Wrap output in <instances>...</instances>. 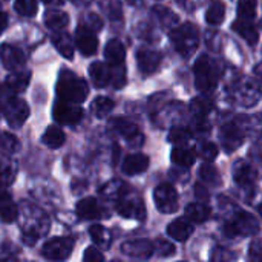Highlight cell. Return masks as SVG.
I'll use <instances>...</instances> for the list:
<instances>
[{
	"mask_svg": "<svg viewBox=\"0 0 262 262\" xmlns=\"http://www.w3.org/2000/svg\"><path fill=\"white\" fill-rule=\"evenodd\" d=\"M89 94L88 83L71 71H61L57 81V95L60 100L71 103H83Z\"/></svg>",
	"mask_w": 262,
	"mask_h": 262,
	"instance_id": "obj_1",
	"label": "cell"
},
{
	"mask_svg": "<svg viewBox=\"0 0 262 262\" xmlns=\"http://www.w3.org/2000/svg\"><path fill=\"white\" fill-rule=\"evenodd\" d=\"M195 74V86L201 94H212L220 81V68L215 60L209 55H201L193 68Z\"/></svg>",
	"mask_w": 262,
	"mask_h": 262,
	"instance_id": "obj_2",
	"label": "cell"
},
{
	"mask_svg": "<svg viewBox=\"0 0 262 262\" xmlns=\"http://www.w3.org/2000/svg\"><path fill=\"white\" fill-rule=\"evenodd\" d=\"M170 41L181 57L190 58L200 46V34L196 26L192 23L175 26L170 32Z\"/></svg>",
	"mask_w": 262,
	"mask_h": 262,
	"instance_id": "obj_3",
	"label": "cell"
},
{
	"mask_svg": "<svg viewBox=\"0 0 262 262\" xmlns=\"http://www.w3.org/2000/svg\"><path fill=\"white\" fill-rule=\"evenodd\" d=\"M115 207H117V212L123 218H129V220H144V216H146V209H144L143 200L137 193H134L130 190V187H127L115 200Z\"/></svg>",
	"mask_w": 262,
	"mask_h": 262,
	"instance_id": "obj_4",
	"label": "cell"
},
{
	"mask_svg": "<svg viewBox=\"0 0 262 262\" xmlns=\"http://www.w3.org/2000/svg\"><path fill=\"white\" fill-rule=\"evenodd\" d=\"M224 232L227 236H253L259 232V224L247 212H236L232 220L226 224Z\"/></svg>",
	"mask_w": 262,
	"mask_h": 262,
	"instance_id": "obj_5",
	"label": "cell"
},
{
	"mask_svg": "<svg viewBox=\"0 0 262 262\" xmlns=\"http://www.w3.org/2000/svg\"><path fill=\"white\" fill-rule=\"evenodd\" d=\"M230 95L236 103H239L243 106H253L259 100L261 91L255 81H252L249 78H243V80H236L232 84Z\"/></svg>",
	"mask_w": 262,
	"mask_h": 262,
	"instance_id": "obj_6",
	"label": "cell"
},
{
	"mask_svg": "<svg viewBox=\"0 0 262 262\" xmlns=\"http://www.w3.org/2000/svg\"><path fill=\"white\" fill-rule=\"evenodd\" d=\"M74 246H75V241L71 236L52 238L45 243L41 249V255L51 261H63L69 258V255L74 250Z\"/></svg>",
	"mask_w": 262,
	"mask_h": 262,
	"instance_id": "obj_7",
	"label": "cell"
},
{
	"mask_svg": "<svg viewBox=\"0 0 262 262\" xmlns=\"http://www.w3.org/2000/svg\"><path fill=\"white\" fill-rule=\"evenodd\" d=\"M52 115L54 120L60 124H77L81 121L83 118V111L77 103H71V101H64V100H57L52 109Z\"/></svg>",
	"mask_w": 262,
	"mask_h": 262,
	"instance_id": "obj_8",
	"label": "cell"
},
{
	"mask_svg": "<svg viewBox=\"0 0 262 262\" xmlns=\"http://www.w3.org/2000/svg\"><path fill=\"white\" fill-rule=\"evenodd\" d=\"M154 200L155 206L161 213H175L178 209V193L170 184H160L154 190Z\"/></svg>",
	"mask_w": 262,
	"mask_h": 262,
	"instance_id": "obj_9",
	"label": "cell"
},
{
	"mask_svg": "<svg viewBox=\"0 0 262 262\" xmlns=\"http://www.w3.org/2000/svg\"><path fill=\"white\" fill-rule=\"evenodd\" d=\"M3 115L11 127H20L29 117V106L25 100L11 98L3 104Z\"/></svg>",
	"mask_w": 262,
	"mask_h": 262,
	"instance_id": "obj_10",
	"label": "cell"
},
{
	"mask_svg": "<svg viewBox=\"0 0 262 262\" xmlns=\"http://www.w3.org/2000/svg\"><path fill=\"white\" fill-rule=\"evenodd\" d=\"M111 127L118 134L121 135L127 143L129 146L132 147H140L143 144V134L141 130L138 129L137 124H134L132 121L126 120V118H115L111 121Z\"/></svg>",
	"mask_w": 262,
	"mask_h": 262,
	"instance_id": "obj_11",
	"label": "cell"
},
{
	"mask_svg": "<svg viewBox=\"0 0 262 262\" xmlns=\"http://www.w3.org/2000/svg\"><path fill=\"white\" fill-rule=\"evenodd\" d=\"M220 141L227 154L235 152L244 143V132L236 123H227L220 129Z\"/></svg>",
	"mask_w": 262,
	"mask_h": 262,
	"instance_id": "obj_12",
	"label": "cell"
},
{
	"mask_svg": "<svg viewBox=\"0 0 262 262\" xmlns=\"http://www.w3.org/2000/svg\"><path fill=\"white\" fill-rule=\"evenodd\" d=\"M0 60L3 66L9 71H20L23 69L26 63V57L21 49L11 46V45H3L0 46Z\"/></svg>",
	"mask_w": 262,
	"mask_h": 262,
	"instance_id": "obj_13",
	"label": "cell"
},
{
	"mask_svg": "<svg viewBox=\"0 0 262 262\" xmlns=\"http://www.w3.org/2000/svg\"><path fill=\"white\" fill-rule=\"evenodd\" d=\"M121 252L130 258H137V259H147L154 255L155 252V246L147 241V239H134V241H127L121 246Z\"/></svg>",
	"mask_w": 262,
	"mask_h": 262,
	"instance_id": "obj_14",
	"label": "cell"
},
{
	"mask_svg": "<svg viewBox=\"0 0 262 262\" xmlns=\"http://www.w3.org/2000/svg\"><path fill=\"white\" fill-rule=\"evenodd\" d=\"M75 45L78 48V51L89 57V55H94L98 49V38L95 35V32L92 31H88L81 26L77 28V34H75Z\"/></svg>",
	"mask_w": 262,
	"mask_h": 262,
	"instance_id": "obj_15",
	"label": "cell"
},
{
	"mask_svg": "<svg viewBox=\"0 0 262 262\" xmlns=\"http://www.w3.org/2000/svg\"><path fill=\"white\" fill-rule=\"evenodd\" d=\"M160 63H161V55L152 49H140L137 52V64L144 75H150L157 72Z\"/></svg>",
	"mask_w": 262,
	"mask_h": 262,
	"instance_id": "obj_16",
	"label": "cell"
},
{
	"mask_svg": "<svg viewBox=\"0 0 262 262\" xmlns=\"http://www.w3.org/2000/svg\"><path fill=\"white\" fill-rule=\"evenodd\" d=\"M233 180L236 184H239L243 187L253 186V183L256 181V170H255L253 164L246 160L236 161L233 166Z\"/></svg>",
	"mask_w": 262,
	"mask_h": 262,
	"instance_id": "obj_17",
	"label": "cell"
},
{
	"mask_svg": "<svg viewBox=\"0 0 262 262\" xmlns=\"http://www.w3.org/2000/svg\"><path fill=\"white\" fill-rule=\"evenodd\" d=\"M75 210H77L78 218L86 220V221H94V220H100L104 216V209L100 206V203L95 198H84L78 201Z\"/></svg>",
	"mask_w": 262,
	"mask_h": 262,
	"instance_id": "obj_18",
	"label": "cell"
},
{
	"mask_svg": "<svg viewBox=\"0 0 262 262\" xmlns=\"http://www.w3.org/2000/svg\"><path fill=\"white\" fill-rule=\"evenodd\" d=\"M193 230L195 227L189 218H178L167 226V235L180 243L187 241L193 235Z\"/></svg>",
	"mask_w": 262,
	"mask_h": 262,
	"instance_id": "obj_19",
	"label": "cell"
},
{
	"mask_svg": "<svg viewBox=\"0 0 262 262\" xmlns=\"http://www.w3.org/2000/svg\"><path fill=\"white\" fill-rule=\"evenodd\" d=\"M18 216V209L12 201L11 193L0 184V220L3 223H12Z\"/></svg>",
	"mask_w": 262,
	"mask_h": 262,
	"instance_id": "obj_20",
	"label": "cell"
},
{
	"mask_svg": "<svg viewBox=\"0 0 262 262\" xmlns=\"http://www.w3.org/2000/svg\"><path fill=\"white\" fill-rule=\"evenodd\" d=\"M149 167V158L144 154H130L123 161V172L126 175H138L146 172Z\"/></svg>",
	"mask_w": 262,
	"mask_h": 262,
	"instance_id": "obj_21",
	"label": "cell"
},
{
	"mask_svg": "<svg viewBox=\"0 0 262 262\" xmlns=\"http://www.w3.org/2000/svg\"><path fill=\"white\" fill-rule=\"evenodd\" d=\"M89 77L97 88H104L111 84V78H112L111 66L101 61H95L89 66Z\"/></svg>",
	"mask_w": 262,
	"mask_h": 262,
	"instance_id": "obj_22",
	"label": "cell"
},
{
	"mask_svg": "<svg viewBox=\"0 0 262 262\" xmlns=\"http://www.w3.org/2000/svg\"><path fill=\"white\" fill-rule=\"evenodd\" d=\"M170 160L173 164H177L180 167H190V166H193V163L196 160V154L193 152V149L187 147L186 144H178L177 147H173V150L170 154Z\"/></svg>",
	"mask_w": 262,
	"mask_h": 262,
	"instance_id": "obj_23",
	"label": "cell"
},
{
	"mask_svg": "<svg viewBox=\"0 0 262 262\" xmlns=\"http://www.w3.org/2000/svg\"><path fill=\"white\" fill-rule=\"evenodd\" d=\"M232 29H233L239 37H243L249 45H256L258 40H259V32H258V29L252 25V21L238 18V20L232 25Z\"/></svg>",
	"mask_w": 262,
	"mask_h": 262,
	"instance_id": "obj_24",
	"label": "cell"
},
{
	"mask_svg": "<svg viewBox=\"0 0 262 262\" xmlns=\"http://www.w3.org/2000/svg\"><path fill=\"white\" fill-rule=\"evenodd\" d=\"M29 80H31V72L28 71H14V74H11L8 78H6V83H5V88L9 91V92H14V94H18V92H23L28 84H29Z\"/></svg>",
	"mask_w": 262,
	"mask_h": 262,
	"instance_id": "obj_25",
	"label": "cell"
},
{
	"mask_svg": "<svg viewBox=\"0 0 262 262\" xmlns=\"http://www.w3.org/2000/svg\"><path fill=\"white\" fill-rule=\"evenodd\" d=\"M104 57L109 61V64H120L124 63L126 58V49L123 46V43L117 38L107 41L106 48H104Z\"/></svg>",
	"mask_w": 262,
	"mask_h": 262,
	"instance_id": "obj_26",
	"label": "cell"
},
{
	"mask_svg": "<svg viewBox=\"0 0 262 262\" xmlns=\"http://www.w3.org/2000/svg\"><path fill=\"white\" fill-rule=\"evenodd\" d=\"M101 12L112 21L118 23L123 20V8L118 0H97Z\"/></svg>",
	"mask_w": 262,
	"mask_h": 262,
	"instance_id": "obj_27",
	"label": "cell"
},
{
	"mask_svg": "<svg viewBox=\"0 0 262 262\" xmlns=\"http://www.w3.org/2000/svg\"><path fill=\"white\" fill-rule=\"evenodd\" d=\"M52 43L55 49L68 60L74 57V41L66 32H57L52 35Z\"/></svg>",
	"mask_w": 262,
	"mask_h": 262,
	"instance_id": "obj_28",
	"label": "cell"
},
{
	"mask_svg": "<svg viewBox=\"0 0 262 262\" xmlns=\"http://www.w3.org/2000/svg\"><path fill=\"white\" fill-rule=\"evenodd\" d=\"M212 216V210L209 206L201 203H192L186 207V218L192 223H206Z\"/></svg>",
	"mask_w": 262,
	"mask_h": 262,
	"instance_id": "obj_29",
	"label": "cell"
},
{
	"mask_svg": "<svg viewBox=\"0 0 262 262\" xmlns=\"http://www.w3.org/2000/svg\"><path fill=\"white\" fill-rule=\"evenodd\" d=\"M45 23L52 31H61L63 28L68 26L69 17L66 12H63L60 9H51L45 14Z\"/></svg>",
	"mask_w": 262,
	"mask_h": 262,
	"instance_id": "obj_30",
	"label": "cell"
},
{
	"mask_svg": "<svg viewBox=\"0 0 262 262\" xmlns=\"http://www.w3.org/2000/svg\"><path fill=\"white\" fill-rule=\"evenodd\" d=\"M64 132L57 127V126H51L45 130L43 137H41V141L45 146L51 147V149H58L60 146L64 144Z\"/></svg>",
	"mask_w": 262,
	"mask_h": 262,
	"instance_id": "obj_31",
	"label": "cell"
},
{
	"mask_svg": "<svg viewBox=\"0 0 262 262\" xmlns=\"http://www.w3.org/2000/svg\"><path fill=\"white\" fill-rule=\"evenodd\" d=\"M226 17V5L221 0H215L210 3L207 12H206V20L209 25H221Z\"/></svg>",
	"mask_w": 262,
	"mask_h": 262,
	"instance_id": "obj_32",
	"label": "cell"
},
{
	"mask_svg": "<svg viewBox=\"0 0 262 262\" xmlns=\"http://www.w3.org/2000/svg\"><path fill=\"white\" fill-rule=\"evenodd\" d=\"M17 175V164L9 158H0V184L9 186Z\"/></svg>",
	"mask_w": 262,
	"mask_h": 262,
	"instance_id": "obj_33",
	"label": "cell"
},
{
	"mask_svg": "<svg viewBox=\"0 0 262 262\" xmlns=\"http://www.w3.org/2000/svg\"><path fill=\"white\" fill-rule=\"evenodd\" d=\"M154 15L158 18V21L161 23V26L164 28H170L173 29L178 23V17L175 12H172L169 8H164V6H155L154 8Z\"/></svg>",
	"mask_w": 262,
	"mask_h": 262,
	"instance_id": "obj_34",
	"label": "cell"
},
{
	"mask_svg": "<svg viewBox=\"0 0 262 262\" xmlns=\"http://www.w3.org/2000/svg\"><path fill=\"white\" fill-rule=\"evenodd\" d=\"M89 235L92 238V241L101 247V249H109L111 247V233L100 224H95L89 229Z\"/></svg>",
	"mask_w": 262,
	"mask_h": 262,
	"instance_id": "obj_35",
	"label": "cell"
},
{
	"mask_svg": "<svg viewBox=\"0 0 262 262\" xmlns=\"http://www.w3.org/2000/svg\"><path fill=\"white\" fill-rule=\"evenodd\" d=\"M200 178L201 181H204L206 184L209 186H220L221 184V177H220V172L215 166L206 163L200 167Z\"/></svg>",
	"mask_w": 262,
	"mask_h": 262,
	"instance_id": "obj_36",
	"label": "cell"
},
{
	"mask_svg": "<svg viewBox=\"0 0 262 262\" xmlns=\"http://www.w3.org/2000/svg\"><path fill=\"white\" fill-rule=\"evenodd\" d=\"M114 106H115V103L109 97H97L91 104V111L95 117L101 118V117L107 115L114 109Z\"/></svg>",
	"mask_w": 262,
	"mask_h": 262,
	"instance_id": "obj_37",
	"label": "cell"
},
{
	"mask_svg": "<svg viewBox=\"0 0 262 262\" xmlns=\"http://www.w3.org/2000/svg\"><path fill=\"white\" fill-rule=\"evenodd\" d=\"M256 0H238V17L241 20L253 21V18L256 17Z\"/></svg>",
	"mask_w": 262,
	"mask_h": 262,
	"instance_id": "obj_38",
	"label": "cell"
},
{
	"mask_svg": "<svg viewBox=\"0 0 262 262\" xmlns=\"http://www.w3.org/2000/svg\"><path fill=\"white\" fill-rule=\"evenodd\" d=\"M212 111V103L207 98H195L190 104V112L193 118H207V114Z\"/></svg>",
	"mask_w": 262,
	"mask_h": 262,
	"instance_id": "obj_39",
	"label": "cell"
},
{
	"mask_svg": "<svg viewBox=\"0 0 262 262\" xmlns=\"http://www.w3.org/2000/svg\"><path fill=\"white\" fill-rule=\"evenodd\" d=\"M14 8L20 15L31 17L37 12V0H15Z\"/></svg>",
	"mask_w": 262,
	"mask_h": 262,
	"instance_id": "obj_40",
	"label": "cell"
},
{
	"mask_svg": "<svg viewBox=\"0 0 262 262\" xmlns=\"http://www.w3.org/2000/svg\"><path fill=\"white\" fill-rule=\"evenodd\" d=\"M78 26H81V28H84L88 31H92V32H98L103 28V20L97 14H86L81 18Z\"/></svg>",
	"mask_w": 262,
	"mask_h": 262,
	"instance_id": "obj_41",
	"label": "cell"
},
{
	"mask_svg": "<svg viewBox=\"0 0 262 262\" xmlns=\"http://www.w3.org/2000/svg\"><path fill=\"white\" fill-rule=\"evenodd\" d=\"M189 138H190V132L187 129H184V127H180V126L172 127V130L169 132V141L175 143L177 146L178 144H186Z\"/></svg>",
	"mask_w": 262,
	"mask_h": 262,
	"instance_id": "obj_42",
	"label": "cell"
},
{
	"mask_svg": "<svg viewBox=\"0 0 262 262\" xmlns=\"http://www.w3.org/2000/svg\"><path fill=\"white\" fill-rule=\"evenodd\" d=\"M155 246V252L160 255V256H164V258H167V256H172V255H175V246L170 243V241H167V239H157V243L154 244Z\"/></svg>",
	"mask_w": 262,
	"mask_h": 262,
	"instance_id": "obj_43",
	"label": "cell"
},
{
	"mask_svg": "<svg viewBox=\"0 0 262 262\" xmlns=\"http://www.w3.org/2000/svg\"><path fill=\"white\" fill-rule=\"evenodd\" d=\"M200 155L206 163H212L218 157V147L213 143H204L200 147Z\"/></svg>",
	"mask_w": 262,
	"mask_h": 262,
	"instance_id": "obj_44",
	"label": "cell"
},
{
	"mask_svg": "<svg viewBox=\"0 0 262 262\" xmlns=\"http://www.w3.org/2000/svg\"><path fill=\"white\" fill-rule=\"evenodd\" d=\"M249 258L252 261H262V241L261 239H255L252 241L250 247H249Z\"/></svg>",
	"mask_w": 262,
	"mask_h": 262,
	"instance_id": "obj_45",
	"label": "cell"
},
{
	"mask_svg": "<svg viewBox=\"0 0 262 262\" xmlns=\"http://www.w3.org/2000/svg\"><path fill=\"white\" fill-rule=\"evenodd\" d=\"M2 138H3V140H0V146H2L5 150H8V152H14V150L17 149L18 141H17V138H15V137H12V135H9V134H3V135H2Z\"/></svg>",
	"mask_w": 262,
	"mask_h": 262,
	"instance_id": "obj_46",
	"label": "cell"
},
{
	"mask_svg": "<svg viewBox=\"0 0 262 262\" xmlns=\"http://www.w3.org/2000/svg\"><path fill=\"white\" fill-rule=\"evenodd\" d=\"M83 259L86 262H101L104 261V256L97 247H88L86 252H84Z\"/></svg>",
	"mask_w": 262,
	"mask_h": 262,
	"instance_id": "obj_47",
	"label": "cell"
},
{
	"mask_svg": "<svg viewBox=\"0 0 262 262\" xmlns=\"http://www.w3.org/2000/svg\"><path fill=\"white\" fill-rule=\"evenodd\" d=\"M195 195H196L198 198H201V196H203V200H207V196H209V192H207V189H206L204 186H201V184H196V186H195Z\"/></svg>",
	"mask_w": 262,
	"mask_h": 262,
	"instance_id": "obj_48",
	"label": "cell"
},
{
	"mask_svg": "<svg viewBox=\"0 0 262 262\" xmlns=\"http://www.w3.org/2000/svg\"><path fill=\"white\" fill-rule=\"evenodd\" d=\"M6 26H8V15H6V12L0 11V34L6 29Z\"/></svg>",
	"mask_w": 262,
	"mask_h": 262,
	"instance_id": "obj_49",
	"label": "cell"
},
{
	"mask_svg": "<svg viewBox=\"0 0 262 262\" xmlns=\"http://www.w3.org/2000/svg\"><path fill=\"white\" fill-rule=\"evenodd\" d=\"M71 2H74V3L78 5V6H86V5L91 3V0H71Z\"/></svg>",
	"mask_w": 262,
	"mask_h": 262,
	"instance_id": "obj_50",
	"label": "cell"
},
{
	"mask_svg": "<svg viewBox=\"0 0 262 262\" xmlns=\"http://www.w3.org/2000/svg\"><path fill=\"white\" fill-rule=\"evenodd\" d=\"M46 5H61L63 0H43Z\"/></svg>",
	"mask_w": 262,
	"mask_h": 262,
	"instance_id": "obj_51",
	"label": "cell"
},
{
	"mask_svg": "<svg viewBox=\"0 0 262 262\" xmlns=\"http://www.w3.org/2000/svg\"><path fill=\"white\" fill-rule=\"evenodd\" d=\"M129 5H132V6H138V5H141L143 3V0H126Z\"/></svg>",
	"mask_w": 262,
	"mask_h": 262,
	"instance_id": "obj_52",
	"label": "cell"
},
{
	"mask_svg": "<svg viewBox=\"0 0 262 262\" xmlns=\"http://www.w3.org/2000/svg\"><path fill=\"white\" fill-rule=\"evenodd\" d=\"M256 74H258V77L262 80V64H259V66L256 68Z\"/></svg>",
	"mask_w": 262,
	"mask_h": 262,
	"instance_id": "obj_53",
	"label": "cell"
},
{
	"mask_svg": "<svg viewBox=\"0 0 262 262\" xmlns=\"http://www.w3.org/2000/svg\"><path fill=\"white\" fill-rule=\"evenodd\" d=\"M0 114H3V103H0Z\"/></svg>",
	"mask_w": 262,
	"mask_h": 262,
	"instance_id": "obj_54",
	"label": "cell"
},
{
	"mask_svg": "<svg viewBox=\"0 0 262 262\" xmlns=\"http://www.w3.org/2000/svg\"><path fill=\"white\" fill-rule=\"evenodd\" d=\"M258 212L261 213V216H262V204H261V206H259V207H258Z\"/></svg>",
	"mask_w": 262,
	"mask_h": 262,
	"instance_id": "obj_55",
	"label": "cell"
},
{
	"mask_svg": "<svg viewBox=\"0 0 262 262\" xmlns=\"http://www.w3.org/2000/svg\"><path fill=\"white\" fill-rule=\"evenodd\" d=\"M259 25H261V28H262V18H261V21H259Z\"/></svg>",
	"mask_w": 262,
	"mask_h": 262,
	"instance_id": "obj_56",
	"label": "cell"
},
{
	"mask_svg": "<svg viewBox=\"0 0 262 262\" xmlns=\"http://www.w3.org/2000/svg\"><path fill=\"white\" fill-rule=\"evenodd\" d=\"M0 140H2V134H0Z\"/></svg>",
	"mask_w": 262,
	"mask_h": 262,
	"instance_id": "obj_57",
	"label": "cell"
}]
</instances>
